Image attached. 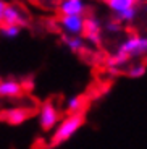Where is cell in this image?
Masks as SVG:
<instances>
[{
  "label": "cell",
  "instance_id": "cell-1",
  "mask_svg": "<svg viewBox=\"0 0 147 149\" xmlns=\"http://www.w3.org/2000/svg\"><path fill=\"white\" fill-rule=\"evenodd\" d=\"M83 123H84V117L81 113H71V115L65 117L63 120H60L58 125L53 128L50 144L58 146V144L66 143L68 139H71L78 133V130L83 127Z\"/></svg>",
  "mask_w": 147,
  "mask_h": 149
},
{
  "label": "cell",
  "instance_id": "cell-2",
  "mask_svg": "<svg viewBox=\"0 0 147 149\" xmlns=\"http://www.w3.org/2000/svg\"><path fill=\"white\" fill-rule=\"evenodd\" d=\"M116 52L123 54L125 57H141L147 54V36H129L128 39L120 44Z\"/></svg>",
  "mask_w": 147,
  "mask_h": 149
},
{
  "label": "cell",
  "instance_id": "cell-3",
  "mask_svg": "<svg viewBox=\"0 0 147 149\" xmlns=\"http://www.w3.org/2000/svg\"><path fill=\"white\" fill-rule=\"evenodd\" d=\"M60 122V115L57 107L52 102H45L42 104L41 110H39V125L44 131H50L58 125Z\"/></svg>",
  "mask_w": 147,
  "mask_h": 149
},
{
  "label": "cell",
  "instance_id": "cell-4",
  "mask_svg": "<svg viewBox=\"0 0 147 149\" xmlns=\"http://www.w3.org/2000/svg\"><path fill=\"white\" fill-rule=\"evenodd\" d=\"M60 28L66 36H81L84 31V18L78 15H68L60 18Z\"/></svg>",
  "mask_w": 147,
  "mask_h": 149
},
{
  "label": "cell",
  "instance_id": "cell-5",
  "mask_svg": "<svg viewBox=\"0 0 147 149\" xmlns=\"http://www.w3.org/2000/svg\"><path fill=\"white\" fill-rule=\"evenodd\" d=\"M3 24H7V26H19V28H23L26 24L24 13L16 3H7L3 11Z\"/></svg>",
  "mask_w": 147,
  "mask_h": 149
},
{
  "label": "cell",
  "instance_id": "cell-6",
  "mask_svg": "<svg viewBox=\"0 0 147 149\" xmlns=\"http://www.w3.org/2000/svg\"><path fill=\"white\" fill-rule=\"evenodd\" d=\"M100 31H102V26H100V21L96 18V16H89V18H84V36L87 37V41L92 42L94 45L100 44Z\"/></svg>",
  "mask_w": 147,
  "mask_h": 149
},
{
  "label": "cell",
  "instance_id": "cell-7",
  "mask_svg": "<svg viewBox=\"0 0 147 149\" xmlns=\"http://www.w3.org/2000/svg\"><path fill=\"white\" fill-rule=\"evenodd\" d=\"M23 93V86L19 81L13 78L8 79H2L0 81V97H5V99H15L19 94Z\"/></svg>",
  "mask_w": 147,
  "mask_h": 149
},
{
  "label": "cell",
  "instance_id": "cell-8",
  "mask_svg": "<svg viewBox=\"0 0 147 149\" xmlns=\"http://www.w3.org/2000/svg\"><path fill=\"white\" fill-rule=\"evenodd\" d=\"M84 11H86L84 0H62L60 2V13H62V16H68V15L83 16Z\"/></svg>",
  "mask_w": 147,
  "mask_h": 149
},
{
  "label": "cell",
  "instance_id": "cell-9",
  "mask_svg": "<svg viewBox=\"0 0 147 149\" xmlns=\"http://www.w3.org/2000/svg\"><path fill=\"white\" fill-rule=\"evenodd\" d=\"M28 117H29V110L24 107H15L5 113V118L10 125H21L23 122L28 120Z\"/></svg>",
  "mask_w": 147,
  "mask_h": 149
},
{
  "label": "cell",
  "instance_id": "cell-10",
  "mask_svg": "<svg viewBox=\"0 0 147 149\" xmlns=\"http://www.w3.org/2000/svg\"><path fill=\"white\" fill-rule=\"evenodd\" d=\"M137 0H107V3L110 7V10L113 11L115 15H120L125 10H129V8L136 7Z\"/></svg>",
  "mask_w": 147,
  "mask_h": 149
},
{
  "label": "cell",
  "instance_id": "cell-11",
  "mask_svg": "<svg viewBox=\"0 0 147 149\" xmlns=\"http://www.w3.org/2000/svg\"><path fill=\"white\" fill-rule=\"evenodd\" d=\"M63 42L71 52H81L84 49V41H83L81 36H65L63 37Z\"/></svg>",
  "mask_w": 147,
  "mask_h": 149
},
{
  "label": "cell",
  "instance_id": "cell-12",
  "mask_svg": "<svg viewBox=\"0 0 147 149\" xmlns=\"http://www.w3.org/2000/svg\"><path fill=\"white\" fill-rule=\"evenodd\" d=\"M83 104H84V101H83L81 96H71V97H68L65 107L71 115V113H79L81 109H83Z\"/></svg>",
  "mask_w": 147,
  "mask_h": 149
},
{
  "label": "cell",
  "instance_id": "cell-13",
  "mask_svg": "<svg viewBox=\"0 0 147 149\" xmlns=\"http://www.w3.org/2000/svg\"><path fill=\"white\" fill-rule=\"evenodd\" d=\"M21 33V28L19 26H7V24H2L0 26V34L7 39H15V37L19 36Z\"/></svg>",
  "mask_w": 147,
  "mask_h": 149
},
{
  "label": "cell",
  "instance_id": "cell-14",
  "mask_svg": "<svg viewBox=\"0 0 147 149\" xmlns=\"http://www.w3.org/2000/svg\"><path fill=\"white\" fill-rule=\"evenodd\" d=\"M136 15H137V10L134 7V8H129V10H125L120 15H116V19L118 21H123V23H131L132 19L136 18Z\"/></svg>",
  "mask_w": 147,
  "mask_h": 149
},
{
  "label": "cell",
  "instance_id": "cell-15",
  "mask_svg": "<svg viewBox=\"0 0 147 149\" xmlns=\"http://www.w3.org/2000/svg\"><path fill=\"white\" fill-rule=\"evenodd\" d=\"M144 74H146V65H142V63L132 65V67L128 70L129 78H141V76H144Z\"/></svg>",
  "mask_w": 147,
  "mask_h": 149
},
{
  "label": "cell",
  "instance_id": "cell-16",
  "mask_svg": "<svg viewBox=\"0 0 147 149\" xmlns=\"http://www.w3.org/2000/svg\"><path fill=\"white\" fill-rule=\"evenodd\" d=\"M105 28H107V31H110V33H118V31L121 29V26H120L118 21H108Z\"/></svg>",
  "mask_w": 147,
  "mask_h": 149
},
{
  "label": "cell",
  "instance_id": "cell-17",
  "mask_svg": "<svg viewBox=\"0 0 147 149\" xmlns=\"http://www.w3.org/2000/svg\"><path fill=\"white\" fill-rule=\"evenodd\" d=\"M5 7H7V3H5L3 0H0V26L3 24V11H5Z\"/></svg>",
  "mask_w": 147,
  "mask_h": 149
},
{
  "label": "cell",
  "instance_id": "cell-18",
  "mask_svg": "<svg viewBox=\"0 0 147 149\" xmlns=\"http://www.w3.org/2000/svg\"><path fill=\"white\" fill-rule=\"evenodd\" d=\"M146 10H147V7H146Z\"/></svg>",
  "mask_w": 147,
  "mask_h": 149
}]
</instances>
